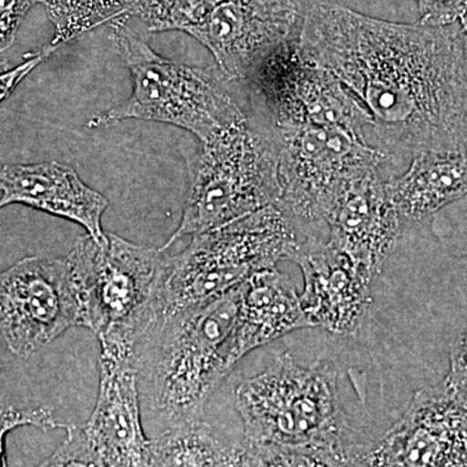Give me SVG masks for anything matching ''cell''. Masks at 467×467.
Returning a JSON list of instances; mask_svg holds the SVG:
<instances>
[{
	"instance_id": "6da1fadb",
	"label": "cell",
	"mask_w": 467,
	"mask_h": 467,
	"mask_svg": "<svg viewBox=\"0 0 467 467\" xmlns=\"http://www.w3.org/2000/svg\"><path fill=\"white\" fill-rule=\"evenodd\" d=\"M301 58L333 73L370 113L389 153L467 150L462 26L396 24L343 5H313L296 38Z\"/></svg>"
},
{
	"instance_id": "7a4b0ae2",
	"label": "cell",
	"mask_w": 467,
	"mask_h": 467,
	"mask_svg": "<svg viewBox=\"0 0 467 467\" xmlns=\"http://www.w3.org/2000/svg\"><path fill=\"white\" fill-rule=\"evenodd\" d=\"M238 308L239 285L204 306L160 316L140 337V389L159 434L202 420L209 396L242 358Z\"/></svg>"
},
{
	"instance_id": "3957f363",
	"label": "cell",
	"mask_w": 467,
	"mask_h": 467,
	"mask_svg": "<svg viewBox=\"0 0 467 467\" xmlns=\"http://www.w3.org/2000/svg\"><path fill=\"white\" fill-rule=\"evenodd\" d=\"M125 20L110 23V38L130 72L133 92L124 103L92 117L88 128L144 119L178 126L205 142L247 119L221 73L160 57Z\"/></svg>"
},
{
	"instance_id": "277c9868",
	"label": "cell",
	"mask_w": 467,
	"mask_h": 467,
	"mask_svg": "<svg viewBox=\"0 0 467 467\" xmlns=\"http://www.w3.org/2000/svg\"><path fill=\"white\" fill-rule=\"evenodd\" d=\"M162 252L112 233H106L103 241L88 234L77 239L67 259L81 326L99 342L137 346L160 317L169 261Z\"/></svg>"
},
{
	"instance_id": "5b68a950",
	"label": "cell",
	"mask_w": 467,
	"mask_h": 467,
	"mask_svg": "<svg viewBox=\"0 0 467 467\" xmlns=\"http://www.w3.org/2000/svg\"><path fill=\"white\" fill-rule=\"evenodd\" d=\"M306 234L278 205H270L193 235L186 250L169 257L160 316L204 306L261 270L290 260Z\"/></svg>"
},
{
	"instance_id": "8992f818",
	"label": "cell",
	"mask_w": 467,
	"mask_h": 467,
	"mask_svg": "<svg viewBox=\"0 0 467 467\" xmlns=\"http://www.w3.org/2000/svg\"><path fill=\"white\" fill-rule=\"evenodd\" d=\"M245 441L348 450L353 441L339 396L337 374L326 362L301 367L290 353L235 389Z\"/></svg>"
},
{
	"instance_id": "52a82bcc",
	"label": "cell",
	"mask_w": 467,
	"mask_h": 467,
	"mask_svg": "<svg viewBox=\"0 0 467 467\" xmlns=\"http://www.w3.org/2000/svg\"><path fill=\"white\" fill-rule=\"evenodd\" d=\"M279 159L275 135L250 119L202 142L180 226L162 251L184 235L229 225L278 204Z\"/></svg>"
},
{
	"instance_id": "ba28073f",
	"label": "cell",
	"mask_w": 467,
	"mask_h": 467,
	"mask_svg": "<svg viewBox=\"0 0 467 467\" xmlns=\"http://www.w3.org/2000/svg\"><path fill=\"white\" fill-rule=\"evenodd\" d=\"M266 126L278 150L281 198L276 205L304 233L306 226L325 223L350 183L392 159L337 126L304 121Z\"/></svg>"
},
{
	"instance_id": "9c48e42d",
	"label": "cell",
	"mask_w": 467,
	"mask_h": 467,
	"mask_svg": "<svg viewBox=\"0 0 467 467\" xmlns=\"http://www.w3.org/2000/svg\"><path fill=\"white\" fill-rule=\"evenodd\" d=\"M75 326L81 310L67 256L26 257L3 272L0 327L16 358H32Z\"/></svg>"
},
{
	"instance_id": "30bf717a",
	"label": "cell",
	"mask_w": 467,
	"mask_h": 467,
	"mask_svg": "<svg viewBox=\"0 0 467 467\" xmlns=\"http://www.w3.org/2000/svg\"><path fill=\"white\" fill-rule=\"evenodd\" d=\"M250 82L265 109L266 125L312 122L337 126L365 140L367 129L371 130L373 119L364 104L333 73L303 60L296 39L276 52Z\"/></svg>"
},
{
	"instance_id": "8fae6325",
	"label": "cell",
	"mask_w": 467,
	"mask_h": 467,
	"mask_svg": "<svg viewBox=\"0 0 467 467\" xmlns=\"http://www.w3.org/2000/svg\"><path fill=\"white\" fill-rule=\"evenodd\" d=\"M294 0H223L190 36L211 51L226 81H252L291 41Z\"/></svg>"
},
{
	"instance_id": "7c38bea8",
	"label": "cell",
	"mask_w": 467,
	"mask_h": 467,
	"mask_svg": "<svg viewBox=\"0 0 467 467\" xmlns=\"http://www.w3.org/2000/svg\"><path fill=\"white\" fill-rule=\"evenodd\" d=\"M374 467H467V396L444 383L416 393L404 416L371 447Z\"/></svg>"
},
{
	"instance_id": "4fadbf2b",
	"label": "cell",
	"mask_w": 467,
	"mask_h": 467,
	"mask_svg": "<svg viewBox=\"0 0 467 467\" xmlns=\"http://www.w3.org/2000/svg\"><path fill=\"white\" fill-rule=\"evenodd\" d=\"M137 346L100 342V382L97 404L84 427L109 467H150V441L140 416Z\"/></svg>"
},
{
	"instance_id": "5bb4252c",
	"label": "cell",
	"mask_w": 467,
	"mask_h": 467,
	"mask_svg": "<svg viewBox=\"0 0 467 467\" xmlns=\"http://www.w3.org/2000/svg\"><path fill=\"white\" fill-rule=\"evenodd\" d=\"M304 288L300 303L312 327L335 335L358 334L371 303L374 275L330 241L306 234L292 254Z\"/></svg>"
},
{
	"instance_id": "9a60e30c",
	"label": "cell",
	"mask_w": 467,
	"mask_h": 467,
	"mask_svg": "<svg viewBox=\"0 0 467 467\" xmlns=\"http://www.w3.org/2000/svg\"><path fill=\"white\" fill-rule=\"evenodd\" d=\"M402 221L387 182L374 171L347 187L325 223L330 242L376 276L400 239Z\"/></svg>"
},
{
	"instance_id": "2e32d148",
	"label": "cell",
	"mask_w": 467,
	"mask_h": 467,
	"mask_svg": "<svg viewBox=\"0 0 467 467\" xmlns=\"http://www.w3.org/2000/svg\"><path fill=\"white\" fill-rule=\"evenodd\" d=\"M0 205L23 204L73 221L103 241L101 216L109 201L88 187L69 165L57 161L7 164L0 171Z\"/></svg>"
},
{
	"instance_id": "e0dca14e",
	"label": "cell",
	"mask_w": 467,
	"mask_h": 467,
	"mask_svg": "<svg viewBox=\"0 0 467 467\" xmlns=\"http://www.w3.org/2000/svg\"><path fill=\"white\" fill-rule=\"evenodd\" d=\"M312 327L300 295L275 267L261 270L239 285L236 343L241 358L299 328Z\"/></svg>"
},
{
	"instance_id": "ac0fdd59",
	"label": "cell",
	"mask_w": 467,
	"mask_h": 467,
	"mask_svg": "<svg viewBox=\"0 0 467 467\" xmlns=\"http://www.w3.org/2000/svg\"><path fill=\"white\" fill-rule=\"evenodd\" d=\"M387 190L404 220H422L467 193V150L422 152Z\"/></svg>"
},
{
	"instance_id": "d6986e66",
	"label": "cell",
	"mask_w": 467,
	"mask_h": 467,
	"mask_svg": "<svg viewBox=\"0 0 467 467\" xmlns=\"http://www.w3.org/2000/svg\"><path fill=\"white\" fill-rule=\"evenodd\" d=\"M242 442L229 444L202 420L160 432L150 441V467H238Z\"/></svg>"
},
{
	"instance_id": "ffe728a7",
	"label": "cell",
	"mask_w": 467,
	"mask_h": 467,
	"mask_svg": "<svg viewBox=\"0 0 467 467\" xmlns=\"http://www.w3.org/2000/svg\"><path fill=\"white\" fill-rule=\"evenodd\" d=\"M370 445L348 450L242 441L238 467H367Z\"/></svg>"
},
{
	"instance_id": "44dd1931",
	"label": "cell",
	"mask_w": 467,
	"mask_h": 467,
	"mask_svg": "<svg viewBox=\"0 0 467 467\" xmlns=\"http://www.w3.org/2000/svg\"><path fill=\"white\" fill-rule=\"evenodd\" d=\"M55 26L50 45L60 47L88 30L128 18L133 0H36Z\"/></svg>"
},
{
	"instance_id": "7402d4cb",
	"label": "cell",
	"mask_w": 467,
	"mask_h": 467,
	"mask_svg": "<svg viewBox=\"0 0 467 467\" xmlns=\"http://www.w3.org/2000/svg\"><path fill=\"white\" fill-rule=\"evenodd\" d=\"M223 0H133L129 17H138L149 32L180 30L190 34Z\"/></svg>"
},
{
	"instance_id": "603a6c76",
	"label": "cell",
	"mask_w": 467,
	"mask_h": 467,
	"mask_svg": "<svg viewBox=\"0 0 467 467\" xmlns=\"http://www.w3.org/2000/svg\"><path fill=\"white\" fill-rule=\"evenodd\" d=\"M67 436L48 459L36 467H109L92 447L82 426H67Z\"/></svg>"
},
{
	"instance_id": "cb8c5ba5",
	"label": "cell",
	"mask_w": 467,
	"mask_h": 467,
	"mask_svg": "<svg viewBox=\"0 0 467 467\" xmlns=\"http://www.w3.org/2000/svg\"><path fill=\"white\" fill-rule=\"evenodd\" d=\"M21 426L38 427L42 430L64 429L69 425L58 422L50 408L36 407L16 409L9 407L2 410V444L9 431Z\"/></svg>"
},
{
	"instance_id": "d4e9b609",
	"label": "cell",
	"mask_w": 467,
	"mask_h": 467,
	"mask_svg": "<svg viewBox=\"0 0 467 467\" xmlns=\"http://www.w3.org/2000/svg\"><path fill=\"white\" fill-rule=\"evenodd\" d=\"M420 23L445 26L459 23L467 11V0H417Z\"/></svg>"
},
{
	"instance_id": "484cf974",
	"label": "cell",
	"mask_w": 467,
	"mask_h": 467,
	"mask_svg": "<svg viewBox=\"0 0 467 467\" xmlns=\"http://www.w3.org/2000/svg\"><path fill=\"white\" fill-rule=\"evenodd\" d=\"M36 0H0V50L7 51Z\"/></svg>"
},
{
	"instance_id": "4316f807",
	"label": "cell",
	"mask_w": 467,
	"mask_h": 467,
	"mask_svg": "<svg viewBox=\"0 0 467 467\" xmlns=\"http://www.w3.org/2000/svg\"><path fill=\"white\" fill-rule=\"evenodd\" d=\"M442 383L451 391L467 396V333L451 348L450 373Z\"/></svg>"
},
{
	"instance_id": "83f0119b",
	"label": "cell",
	"mask_w": 467,
	"mask_h": 467,
	"mask_svg": "<svg viewBox=\"0 0 467 467\" xmlns=\"http://www.w3.org/2000/svg\"><path fill=\"white\" fill-rule=\"evenodd\" d=\"M57 48L54 47L52 45H48L47 47L43 48V50L38 52H34L33 55H27L26 60L24 61L21 66L15 67L14 70H9L7 73H3L2 75V100H5V98H8V95L11 94L12 90L16 88L18 82L29 75L30 72L38 66L39 63H42L46 57H50L51 54H54Z\"/></svg>"
},
{
	"instance_id": "f1b7e54d",
	"label": "cell",
	"mask_w": 467,
	"mask_h": 467,
	"mask_svg": "<svg viewBox=\"0 0 467 467\" xmlns=\"http://www.w3.org/2000/svg\"><path fill=\"white\" fill-rule=\"evenodd\" d=\"M460 24L461 26H462L463 36H465V45L467 51V11L465 12V15H463V16L461 17Z\"/></svg>"
},
{
	"instance_id": "f546056e",
	"label": "cell",
	"mask_w": 467,
	"mask_h": 467,
	"mask_svg": "<svg viewBox=\"0 0 467 467\" xmlns=\"http://www.w3.org/2000/svg\"><path fill=\"white\" fill-rule=\"evenodd\" d=\"M367 467H374L370 465V461H368V466Z\"/></svg>"
}]
</instances>
